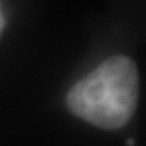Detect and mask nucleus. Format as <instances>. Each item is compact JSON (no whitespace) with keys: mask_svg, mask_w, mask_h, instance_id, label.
I'll use <instances>...</instances> for the list:
<instances>
[{"mask_svg":"<svg viewBox=\"0 0 146 146\" xmlns=\"http://www.w3.org/2000/svg\"><path fill=\"white\" fill-rule=\"evenodd\" d=\"M139 102V73L133 60L115 55L70 88L67 106L96 127L115 130L133 116Z\"/></svg>","mask_w":146,"mask_h":146,"instance_id":"nucleus-1","label":"nucleus"},{"mask_svg":"<svg viewBox=\"0 0 146 146\" xmlns=\"http://www.w3.org/2000/svg\"><path fill=\"white\" fill-rule=\"evenodd\" d=\"M3 25H5V18H3V14H2V9H0V31H2Z\"/></svg>","mask_w":146,"mask_h":146,"instance_id":"nucleus-2","label":"nucleus"}]
</instances>
